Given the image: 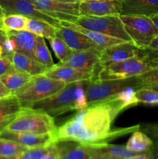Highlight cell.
I'll return each instance as SVG.
<instances>
[{"label":"cell","mask_w":158,"mask_h":159,"mask_svg":"<svg viewBox=\"0 0 158 159\" xmlns=\"http://www.w3.org/2000/svg\"><path fill=\"white\" fill-rule=\"evenodd\" d=\"M117 116L108 102L90 105L57 127L54 132L55 140L57 142L71 141L90 145H105L115 138L139 130V124L112 130V124Z\"/></svg>","instance_id":"6da1fadb"},{"label":"cell","mask_w":158,"mask_h":159,"mask_svg":"<svg viewBox=\"0 0 158 159\" xmlns=\"http://www.w3.org/2000/svg\"><path fill=\"white\" fill-rule=\"evenodd\" d=\"M65 85L66 84L61 81L50 79L44 74L38 75L31 76L29 82L17 89L13 95L19 99L22 107H26L55 94Z\"/></svg>","instance_id":"7a4b0ae2"},{"label":"cell","mask_w":158,"mask_h":159,"mask_svg":"<svg viewBox=\"0 0 158 159\" xmlns=\"http://www.w3.org/2000/svg\"><path fill=\"white\" fill-rule=\"evenodd\" d=\"M56 128L54 117L46 113L29 107H22L15 119L6 129L12 131L48 134L54 133Z\"/></svg>","instance_id":"3957f363"},{"label":"cell","mask_w":158,"mask_h":159,"mask_svg":"<svg viewBox=\"0 0 158 159\" xmlns=\"http://www.w3.org/2000/svg\"><path fill=\"white\" fill-rule=\"evenodd\" d=\"M78 82L67 84L62 89L51 96L33 102L26 107L38 110L56 117L63 113L76 110Z\"/></svg>","instance_id":"277c9868"},{"label":"cell","mask_w":158,"mask_h":159,"mask_svg":"<svg viewBox=\"0 0 158 159\" xmlns=\"http://www.w3.org/2000/svg\"><path fill=\"white\" fill-rule=\"evenodd\" d=\"M129 87H134L137 89L141 88L137 78L118 80H96L93 82L90 80L85 91L88 106L109 100Z\"/></svg>","instance_id":"5b68a950"},{"label":"cell","mask_w":158,"mask_h":159,"mask_svg":"<svg viewBox=\"0 0 158 159\" xmlns=\"http://www.w3.org/2000/svg\"><path fill=\"white\" fill-rule=\"evenodd\" d=\"M153 67L141 54L131 58L112 63L102 68L97 80H118L139 76L151 70Z\"/></svg>","instance_id":"8992f818"},{"label":"cell","mask_w":158,"mask_h":159,"mask_svg":"<svg viewBox=\"0 0 158 159\" xmlns=\"http://www.w3.org/2000/svg\"><path fill=\"white\" fill-rule=\"evenodd\" d=\"M77 26L95 32L102 33L126 42L133 40L125 31L120 15H109L102 16H80L74 22Z\"/></svg>","instance_id":"52a82bcc"},{"label":"cell","mask_w":158,"mask_h":159,"mask_svg":"<svg viewBox=\"0 0 158 159\" xmlns=\"http://www.w3.org/2000/svg\"><path fill=\"white\" fill-rule=\"evenodd\" d=\"M125 31L137 48H147L158 36V30L150 17L139 15H120Z\"/></svg>","instance_id":"ba28073f"},{"label":"cell","mask_w":158,"mask_h":159,"mask_svg":"<svg viewBox=\"0 0 158 159\" xmlns=\"http://www.w3.org/2000/svg\"><path fill=\"white\" fill-rule=\"evenodd\" d=\"M100 55L101 51L96 49L73 51L64 60L59 61L57 65L70 67L82 72L90 73L92 75L90 80L93 82L98 79L99 73L98 65Z\"/></svg>","instance_id":"9c48e42d"},{"label":"cell","mask_w":158,"mask_h":159,"mask_svg":"<svg viewBox=\"0 0 158 159\" xmlns=\"http://www.w3.org/2000/svg\"><path fill=\"white\" fill-rule=\"evenodd\" d=\"M0 6L5 14H19L28 18L43 20L55 27L60 26V21L37 9L32 0H0Z\"/></svg>","instance_id":"30bf717a"},{"label":"cell","mask_w":158,"mask_h":159,"mask_svg":"<svg viewBox=\"0 0 158 159\" xmlns=\"http://www.w3.org/2000/svg\"><path fill=\"white\" fill-rule=\"evenodd\" d=\"M36 7L44 13L60 20L74 23L80 16L79 3L57 0H32Z\"/></svg>","instance_id":"8fae6325"},{"label":"cell","mask_w":158,"mask_h":159,"mask_svg":"<svg viewBox=\"0 0 158 159\" xmlns=\"http://www.w3.org/2000/svg\"><path fill=\"white\" fill-rule=\"evenodd\" d=\"M0 138L15 141L27 148L45 147L57 142L54 133L35 134L30 132L12 131L7 129L0 132Z\"/></svg>","instance_id":"7c38bea8"},{"label":"cell","mask_w":158,"mask_h":159,"mask_svg":"<svg viewBox=\"0 0 158 159\" xmlns=\"http://www.w3.org/2000/svg\"><path fill=\"white\" fill-rule=\"evenodd\" d=\"M139 50L140 49L134 43L129 42H124L104 48L101 51L100 58L98 65L99 71L111 64L139 55Z\"/></svg>","instance_id":"4fadbf2b"},{"label":"cell","mask_w":158,"mask_h":159,"mask_svg":"<svg viewBox=\"0 0 158 159\" xmlns=\"http://www.w3.org/2000/svg\"><path fill=\"white\" fill-rule=\"evenodd\" d=\"M56 36L60 37L72 51L96 49L102 51L97 44L90 40L87 36L77 30L68 26L60 21V26L57 29Z\"/></svg>","instance_id":"5bb4252c"},{"label":"cell","mask_w":158,"mask_h":159,"mask_svg":"<svg viewBox=\"0 0 158 159\" xmlns=\"http://www.w3.org/2000/svg\"><path fill=\"white\" fill-rule=\"evenodd\" d=\"M122 0H87L79 3L80 16L120 15Z\"/></svg>","instance_id":"9a60e30c"},{"label":"cell","mask_w":158,"mask_h":159,"mask_svg":"<svg viewBox=\"0 0 158 159\" xmlns=\"http://www.w3.org/2000/svg\"><path fill=\"white\" fill-rule=\"evenodd\" d=\"M44 75L50 79L64 82L66 85L78 81L88 80L92 78V75L90 73L82 72L74 68L68 66H60L57 64L48 68Z\"/></svg>","instance_id":"2e32d148"},{"label":"cell","mask_w":158,"mask_h":159,"mask_svg":"<svg viewBox=\"0 0 158 159\" xmlns=\"http://www.w3.org/2000/svg\"><path fill=\"white\" fill-rule=\"evenodd\" d=\"M158 13V0H122L120 15L151 16Z\"/></svg>","instance_id":"e0dca14e"},{"label":"cell","mask_w":158,"mask_h":159,"mask_svg":"<svg viewBox=\"0 0 158 159\" xmlns=\"http://www.w3.org/2000/svg\"><path fill=\"white\" fill-rule=\"evenodd\" d=\"M21 110V104L15 95L0 99V132L7 128Z\"/></svg>","instance_id":"ac0fdd59"},{"label":"cell","mask_w":158,"mask_h":159,"mask_svg":"<svg viewBox=\"0 0 158 159\" xmlns=\"http://www.w3.org/2000/svg\"><path fill=\"white\" fill-rule=\"evenodd\" d=\"M7 37L13 40L15 44V52L22 53L35 60L33 54L34 45H35V34L27 30L21 31H6Z\"/></svg>","instance_id":"d6986e66"},{"label":"cell","mask_w":158,"mask_h":159,"mask_svg":"<svg viewBox=\"0 0 158 159\" xmlns=\"http://www.w3.org/2000/svg\"><path fill=\"white\" fill-rule=\"evenodd\" d=\"M14 68L25 71L31 76L43 75L49 68L24 54L15 52L11 57Z\"/></svg>","instance_id":"ffe728a7"},{"label":"cell","mask_w":158,"mask_h":159,"mask_svg":"<svg viewBox=\"0 0 158 159\" xmlns=\"http://www.w3.org/2000/svg\"><path fill=\"white\" fill-rule=\"evenodd\" d=\"M64 23H65L68 26H71V27L74 28V29L77 30L79 32L85 34V36L88 37L91 40H92L95 44H97L101 49L103 50L104 48H108V47L112 46V45L119 44V43H124L126 42L125 40H122L121 39L116 38V37H111V36L106 35V34H102V33L95 32V31L89 30L85 29V28L81 27V26H77L74 23L68 21H62Z\"/></svg>","instance_id":"44dd1931"},{"label":"cell","mask_w":158,"mask_h":159,"mask_svg":"<svg viewBox=\"0 0 158 159\" xmlns=\"http://www.w3.org/2000/svg\"><path fill=\"white\" fill-rule=\"evenodd\" d=\"M137 89L134 87H129L125 89L112 99L107 100L112 106L113 109L118 115L125 109L139 103L136 96Z\"/></svg>","instance_id":"7402d4cb"},{"label":"cell","mask_w":158,"mask_h":159,"mask_svg":"<svg viewBox=\"0 0 158 159\" xmlns=\"http://www.w3.org/2000/svg\"><path fill=\"white\" fill-rule=\"evenodd\" d=\"M104 145H90L77 144L67 149L59 159H91L101 152Z\"/></svg>","instance_id":"603a6c76"},{"label":"cell","mask_w":158,"mask_h":159,"mask_svg":"<svg viewBox=\"0 0 158 159\" xmlns=\"http://www.w3.org/2000/svg\"><path fill=\"white\" fill-rule=\"evenodd\" d=\"M154 144V141L150 136L143 132L142 130H136L133 132L127 141L125 147L129 150L136 154L143 153L148 151Z\"/></svg>","instance_id":"cb8c5ba5"},{"label":"cell","mask_w":158,"mask_h":159,"mask_svg":"<svg viewBox=\"0 0 158 159\" xmlns=\"http://www.w3.org/2000/svg\"><path fill=\"white\" fill-rule=\"evenodd\" d=\"M31 75L25 71L18 70L14 68L0 77V80L5 84L6 87L13 94L17 89L21 88L30 79Z\"/></svg>","instance_id":"d4e9b609"},{"label":"cell","mask_w":158,"mask_h":159,"mask_svg":"<svg viewBox=\"0 0 158 159\" xmlns=\"http://www.w3.org/2000/svg\"><path fill=\"white\" fill-rule=\"evenodd\" d=\"M57 27L53 25L33 18H28L26 24V30L29 31L36 36L42 37L43 38L48 39L56 36Z\"/></svg>","instance_id":"484cf974"},{"label":"cell","mask_w":158,"mask_h":159,"mask_svg":"<svg viewBox=\"0 0 158 159\" xmlns=\"http://www.w3.org/2000/svg\"><path fill=\"white\" fill-rule=\"evenodd\" d=\"M28 17L19 14H5L0 23L4 32L26 30Z\"/></svg>","instance_id":"4316f807"},{"label":"cell","mask_w":158,"mask_h":159,"mask_svg":"<svg viewBox=\"0 0 158 159\" xmlns=\"http://www.w3.org/2000/svg\"><path fill=\"white\" fill-rule=\"evenodd\" d=\"M33 54L37 61L40 62L47 68H50L55 65L43 37L39 36L36 37Z\"/></svg>","instance_id":"83f0119b"},{"label":"cell","mask_w":158,"mask_h":159,"mask_svg":"<svg viewBox=\"0 0 158 159\" xmlns=\"http://www.w3.org/2000/svg\"><path fill=\"white\" fill-rule=\"evenodd\" d=\"M101 152L105 153L112 159H129L136 153L129 150L125 145H116L107 144L101 149Z\"/></svg>","instance_id":"f1b7e54d"},{"label":"cell","mask_w":158,"mask_h":159,"mask_svg":"<svg viewBox=\"0 0 158 159\" xmlns=\"http://www.w3.org/2000/svg\"><path fill=\"white\" fill-rule=\"evenodd\" d=\"M27 149L15 141L0 138V156L2 157L14 158Z\"/></svg>","instance_id":"f546056e"},{"label":"cell","mask_w":158,"mask_h":159,"mask_svg":"<svg viewBox=\"0 0 158 159\" xmlns=\"http://www.w3.org/2000/svg\"><path fill=\"white\" fill-rule=\"evenodd\" d=\"M48 40H49L51 48L54 51V54H55L56 57H57L59 61L64 60L73 51L67 45V43L60 37H57V36H54V37L48 39Z\"/></svg>","instance_id":"4dcf8cb0"},{"label":"cell","mask_w":158,"mask_h":159,"mask_svg":"<svg viewBox=\"0 0 158 159\" xmlns=\"http://www.w3.org/2000/svg\"><path fill=\"white\" fill-rule=\"evenodd\" d=\"M139 103L150 106H158V92L149 87H142L136 91Z\"/></svg>","instance_id":"1f68e13d"},{"label":"cell","mask_w":158,"mask_h":159,"mask_svg":"<svg viewBox=\"0 0 158 159\" xmlns=\"http://www.w3.org/2000/svg\"><path fill=\"white\" fill-rule=\"evenodd\" d=\"M71 143V141H64V144H62L61 141L54 143L51 144L49 151L41 159H59L64 152L72 145Z\"/></svg>","instance_id":"d6a6232c"},{"label":"cell","mask_w":158,"mask_h":159,"mask_svg":"<svg viewBox=\"0 0 158 159\" xmlns=\"http://www.w3.org/2000/svg\"><path fill=\"white\" fill-rule=\"evenodd\" d=\"M140 87L158 84V64L153 65V68L144 74L136 76Z\"/></svg>","instance_id":"836d02e7"},{"label":"cell","mask_w":158,"mask_h":159,"mask_svg":"<svg viewBox=\"0 0 158 159\" xmlns=\"http://www.w3.org/2000/svg\"><path fill=\"white\" fill-rule=\"evenodd\" d=\"M50 146L51 144L45 147L28 148L27 150L15 156V159H41L49 151Z\"/></svg>","instance_id":"e575fe53"},{"label":"cell","mask_w":158,"mask_h":159,"mask_svg":"<svg viewBox=\"0 0 158 159\" xmlns=\"http://www.w3.org/2000/svg\"><path fill=\"white\" fill-rule=\"evenodd\" d=\"M139 130L147 134L148 136L153 138L154 141H158V123L140 125Z\"/></svg>","instance_id":"d590c367"},{"label":"cell","mask_w":158,"mask_h":159,"mask_svg":"<svg viewBox=\"0 0 158 159\" xmlns=\"http://www.w3.org/2000/svg\"><path fill=\"white\" fill-rule=\"evenodd\" d=\"M13 68L14 66L12 65L11 57L4 56L0 57V77Z\"/></svg>","instance_id":"8d00e7d4"},{"label":"cell","mask_w":158,"mask_h":159,"mask_svg":"<svg viewBox=\"0 0 158 159\" xmlns=\"http://www.w3.org/2000/svg\"><path fill=\"white\" fill-rule=\"evenodd\" d=\"M12 95V93L10 89L5 85V84L0 80V99L1 98L7 97V96Z\"/></svg>","instance_id":"74e56055"},{"label":"cell","mask_w":158,"mask_h":159,"mask_svg":"<svg viewBox=\"0 0 158 159\" xmlns=\"http://www.w3.org/2000/svg\"><path fill=\"white\" fill-rule=\"evenodd\" d=\"M7 36L4 31H0V57H4L5 50H4V43L6 41Z\"/></svg>","instance_id":"f35d334b"},{"label":"cell","mask_w":158,"mask_h":159,"mask_svg":"<svg viewBox=\"0 0 158 159\" xmlns=\"http://www.w3.org/2000/svg\"><path fill=\"white\" fill-rule=\"evenodd\" d=\"M129 159H154L153 158V155L150 153V151H147L143 153L136 154V155H133V157L129 158Z\"/></svg>","instance_id":"ab89813d"},{"label":"cell","mask_w":158,"mask_h":159,"mask_svg":"<svg viewBox=\"0 0 158 159\" xmlns=\"http://www.w3.org/2000/svg\"><path fill=\"white\" fill-rule=\"evenodd\" d=\"M148 48H151V49H154V50H156V51H158V36H156V37H155V38L153 39L151 42H150V43L149 44Z\"/></svg>","instance_id":"60d3db41"},{"label":"cell","mask_w":158,"mask_h":159,"mask_svg":"<svg viewBox=\"0 0 158 159\" xmlns=\"http://www.w3.org/2000/svg\"><path fill=\"white\" fill-rule=\"evenodd\" d=\"M91 159H112V158H109L108 155H105V154L103 153V152H100L98 154H96L95 155H94V156H93Z\"/></svg>","instance_id":"b9f144b4"},{"label":"cell","mask_w":158,"mask_h":159,"mask_svg":"<svg viewBox=\"0 0 158 159\" xmlns=\"http://www.w3.org/2000/svg\"><path fill=\"white\" fill-rule=\"evenodd\" d=\"M150 19L152 20V21H153V23H154L155 26H156L158 30V13L151 16H150Z\"/></svg>","instance_id":"7bdbcfd3"},{"label":"cell","mask_w":158,"mask_h":159,"mask_svg":"<svg viewBox=\"0 0 158 159\" xmlns=\"http://www.w3.org/2000/svg\"><path fill=\"white\" fill-rule=\"evenodd\" d=\"M146 87H149L150 89H153L156 90V91L158 92V84H155V85H148V86Z\"/></svg>","instance_id":"ee69618b"},{"label":"cell","mask_w":158,"mask_h":159,"mask_svg":"<svg viewBox=\"0 0 158 159\" xmlns=\"http://www.w3.org/2000/svg\"><path fill=\"white\" fill-rule=\"evenodd\" d=\"M4 15H5L4 11H3V9H2V7H1V6H0V23H1L2 19L3 16H4Z\"/></svg>","instance_id":"f6af8a7d"},{"label":"cell","mask_w":158,"mask_h":159,"mask_svg":"<svg viewBox=\"0 0 158 159\" xmlns=\"http://www.w3.org/2000/svg\"><path fill=\"white\" fill-rule=\"evenodd\" d=\"M57 1L63 2H77L75 0H57Z\"/></svg>","instance_id":"bcb514c9"},{"label":"cell","mask_w":158,"mask_h":159,"mask_svg":"<svg viewBox=\"0 0 158 159\" xmlns=\"http://www.w3.org/2000/svg\"><path fill=\"white\" fill-rule=\"evenodd\" d=\"M0 159H15V157L14 158H6V157L0 156Z\"/></svg>","instance_id":"7dc6e473"},{"label":"cell","mask_w":158,"mask_h":159,"mask_svg":"<svg viewBox=\"0 0 158 159\" xmlns=\"http://www.w3.org/2000/svg\"><path fill=\"white\" fill-rule=\"evenodd\" d=\"M76 2H84V1H87V0H75Z\"/></svg>","instance_id":"c3c4849f"},{"label":"cell","mask_w":158,"mask_h":159,"mask_svg":"<svg viewBox=\"0 0 158 159\" xmlns=\"http://www.w3.org/2000/svg\"><path fill=\"white\" fill-rule=\"evenodd\" d=\"M0 31H3L2 30V28H1V26H0Z\"/></svg>","instance_id":"681fc988"}]
</instances>
